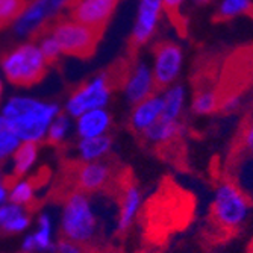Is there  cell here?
Listing matches in <instances>:
<instances>
[{"label":"cell","instance_id":"obj_1","mask_svg":"<svg viewBox=\"0 0 253 253\" xmlns=\"http://www.w3.org/2000/svg\"><path fill=\"white\" fill-rule=\"evenodd\" d=\"M59 114V106L32 97H12L3 109L2 117L8 122L20 141L38 143L45 138L53 119Z\"/></svg>","mask_w":253,"mask_h":253},{"label":"cell","instance_id":"obj_2","mask_svg":"<svg viewBox=\"0 0 253 253\" xmlns=\"http://www.w3.org/2000/svg\"><path fill=\"white\" fill-rule=\"evenodd\" d=\"M211 212L214 221L226 231L240 229L252 212V200L231 179L221 180L215 187Z\"/></svg>","mask_w":253,"mask_h":253},{"label":"cell","instance_id":"obj_3","mask_svg":"<svg viewBox=\"0 0 253 253\" xmlns=\"http://www.w3.org/2000/svg\"><path fill=\"white\" fill-rule=\"evenodd\" d=\"M49 62L42 56L38 44L25 42L6 53L2 59V70L9 84L15 86H32L47 73Z\"/></svg>","mask_w":253,"mask_h":253},{"label":"cell","instance_id":"obj_4","mask_svg":"<svg viewBox=\"0 0 253 253\" xmlns=\"http://www.w3.org/2000/svg\"><path fill=\"white\" fill-rule=\"evenodd\" d=\"M62 211V238L89 246L97 232V218L85 193L73 191L68 194Z\"/></svg>","mask_w":253,"mask_h":253},{"label":"cell","instance_id":"obj_5","mask_svg":"<svg viewBox=\"0 0 253 253\" xmlns=\"http://www.w3.org/2000/svg\"><path fill=\"white\" fill-rule=\"evenodd\" d=\"M58 41L62 55L89 58L96 52L102 32L73 18H61L45 28Z\"/></svg>","mask_w":253,"mask_h":253},{"label":"cell","instance_id":"obj_6","mask_svg":"<svg viewBox=\"0 0 253 253\" xmlns=\"http://www.w3.org/2000/svg\"><path fill=\"white\" fill-rule=\"evenodd\" d=\"M120 174H116L114 169L100 161L91 163H79L67 171V185L68 194L73 191L94 194L99 191H116ZM67 194V196H68Z\"/></svg>","mask_w":253,"mask_h":253},{"label":"cell","instance_id":"obj_7","mask_svg":"<svg viewBox=\"0 0 253 253\" xmlns=\"http://www.w3.org/2000/svg\"><path fill=\"white\" fill-rule=\"evenodd\" d=\"M229 161V179L253 200V120L247 122L240 132Z\"/></svg>","mask_w":253,"mask_h":253},{"label":"cell","instance_id":"obj_8","mask_svg":"<svg viewBox=\"0 0 253 253\" xmlns=\"http://www.w3.org/2000/svg\"><path fill=\"white\" fill-rule=\"evenodd\" d=\"M114 84V73H103L88 81L68 97L65 105L67 112L72 117H79L86 111L105 108L109 102Z\"/></svg>","mask_w":253,"mask_h":253},{"label":"cell","instance_id":"obj_9","mask_svg":"<svg viewBox=\"0 0 253 253\" xmlns=\"http://www.w3.org/2000/svg\"><path fill=\"white\" fill-rule=\"evenodd\" d=\"M68 2L70 0H32L14 21L15 34L20 37L38 35L47 28V21L67 6Z\"/></svg>","mask_w":253,"mask_h":253},{"label":"cell","instance_id":"obj_10","mask_svg":"<svg viewBox=\"0 0 253 253\" xmlns=\"http://www.w3.org/2000/svg\"><path fill=\"white\" fill-rule=\"evenodd\" d=\"M183 65V52L180 45L171 41H163L153 49L152 73L156 88H169L179 78Z\"/></svg>","mask_w":253,"mask_h":253},{"label":"cell","instance_id":"obj_11","mask_svg":"<svg viewBox=\"0 0 253 253\" xmlns=\"http://www.w3.org/2000/svg\"><path fill=\"white\" fill-rule=\"evenodd\" d=\"M120 0H70L68 15L84 25L103 32Z\"/></svg>","mask_w":253,"mask_h":253},{"label":"cell","instance_id":"obj_12","mask_svg":"<svg viewBox=\"0 0 253 253\" xmlns=\"http://www.w3.org/2000/svg\"><path fill=\"white\" fill-rule=\"evenodd\" d=\"M116 193L119 196V218H117V231L126 232L133 223V218L136 217L138 211L141 206V191L136 187L135 180L123 176H120Z\"/></svg>","mask_w":253,"mask_h":253},{"label":"cell","instance_id":"obj_13","mask_svg":"<svg viewBox=\"0 0 253 253\" xmlns=\"http://www.w3.org/2000/svg\"><path fill=\"white\" fill-rule=\"evenodd\" d=\"M123 89L127 102L133 105L155 94L156 85H155L152 68L146 62L135 64L130 70H127L123 79Z\"/></svg>","mask_w":253,"mask_h":253},{"label":"cell","instance_id":"obj_14","mask_svg":"<svg viewBox=\"0 0 253 253\" xmlns=\"http://www.w3.org/2000/svg\"><path fill=\"white\" fill-rule=\"evenodd\" d=\"M163 0H140L138 15L132 31V45H144L155 34L163 12Z\"/></svg>","mask_w":253,"mask_h":253},{"label":"cell","instance_id":"obj_15","mask_svg":"<svg viewBox=\"0 0 253 253\" xmlns=\"http://www.w3.org/2000/svg\"><path fill=\"white\" fill-rule=\"evenodd\" d=\"M164 102L163 96L152 94L147 99L138 102L132 111L130 116V127L135 132H144L147 127H150L153 123H156L163 117Z\"/></svg>","mask_w":253,"mask_h":253},{"label":"cell","instance_id":"obj_16","mask_svg":"<svg viewBox=\"0 0 253 253\" xmlns=\"http://www.w3.org/2000/svg\"><path fill=\"white\" fill-rule=\"evenodd\" d=\"M111 126V116L103 108L91 109L78 117V133L81 138H91L105 135Z\"/></svg>","mask_w":253,"mask_h":253},{"label":"cell","instance_id":"obj_17","mask_svg":"<svg viewBox=\"0 0 253 253\" xmlns=\"http://www.w3.org/2000/svg\"><path fill=\"white\" fill-rule=\"evenodd\" d=\"M31 218L26 212L25 206L15 203L0 205V231L3 232H21L29 226Z\"/></svg>","mask_w":253,"mask_h":253},{"label":"cell","instance_id":"obj_18","mask_svg":"<svg viewBox=\"0 0 253 253\" xmlns=\"http://www.w3.org/2000/svg\"><path fill=\"white\" fill-rule=\"evenodd\" d=\"M182 130L183 126L179 123V120L159 119L143 133L146 136V140L152 144H169L173 143L179 135H182Z\"/></svg>","mask_w":253,"mask_h":253},{"label":"cell","instance_id":"obj_19","mask_svg":"<svg viewBox=\"0 0 253 253\" xmlns=\"http://www.w3.org/2000/svg\"><path fill=\"white\" fill-rule=\"evenodd\" d=\"M37 156H38L37 143L23 141L21 144H18V147L12 153V177L18 179L21 176H25L35 164Z\"/></svg>","mask_w":253,"mask_h":253},{"label":"cell","instance_id":"obj_20","mask_svg":"<svg viewBox=\"0 0 253 253\" xmlns=\"http://www.w3.org/2000/svg\"><path fill=\"white\" fill-rule=\"evenodd\" d=\"M187 99V91L182 85H170L166 93L163 94L164 109H163V117L166 120H179L180 114L183 111V105H185Z\"/></svg>","mask_w":253,"mask_h":253},{"label":"cell","instance_id":"obj_21","mask_svg":"<svg viewBox=\"0 0 253 253\" xmlns=\"http://www.w3.org/2000/svg\"><path fill=\"white\" fill-rule=\"evenodd\" d=\"M79 155L84 163H91V161H99L103 158L111 149V138L106 135L82 138L79 143Z\"/></svg>","mask_w":253,"mask_h":253},{"label":"cell","instance_id":"obj_22","mask_svg":"<svg viewBox=\"0 0 253 253\" xmlns=\"http://www.w3.org/2000/svg\"><path fill=\"white\" fill-rule=\"evenodd\" d=\"M220 96L215 89L205 88L196 93L193 102H191V109L197 116H210L218 111L220 108Z\"/></svg>","mask_w":253,"mask_h":253},{"label":"cell","instance_id":"obj_23","mask_svg":"<svg viewBox=\"0 0 253 253\" xmlns=\"http://www.w3.org/2000/svg\"><path fill=\"white\" fill-rule=\"evenodd\" d=\"M35 188H37L35 179H20L12 185L8 197L11 203L20 206H31L35 200Z\"/></svg>","mask_w":253,"mask_h":253},{"label":"cell","instance_id":"obj_24","mask_svg":"<svg viewBox=\"0 0 253 253\" xmlns=\"http://www.w3.org/2000/svg\"><path fill=\"white\" fill-rule=\"evenodd\" d=\"M252 9V0H221L217 8V17L220 20H232L249 14Z\"/></svg>","mask_w":253,"mask_h":253},{"label":"cell","instance_id":"obj_25","mask_svg":"<svg viewBox=\"0 0 253 253\" xmlns=\"http://www.w3.org/2000/svg\"><path fill=\"white\" fill-rule=\"evenodd\" d=\"M20 143V138L14 133L8 122L0 116V161L12 155Z\"/></svg>","mask_w":253,"mask_h":253},{"label":"cell","instance_id":"obj_26","mask_svg":"<svg viewBox=\"0 0 253 253\" xmlns=\"http://www.w3.org/2000/svg\"><path fill=\"white\" fill-rule=\"evenodd\" d=\"M28 0H0V29H3L20 17Z\"/></svg>","mask_w":253,"mask_h":253},{"label":"cell","instance_id":"obj_27","mask_svg":"<svg viewBox=\"0 0 253 253\" xmlns=\"http://www.w3.org/2000/svg\"><path fill=\"white\" fill-rule=\"evenodd\" d=\"M35 246H37V252H45V250H52V221L49 218V215L42 214L40 217L38 221V231L35 234H32Z\"/></svg>","mask_w":253,"mask_h":253},{"label":"cell","instance_id":"obj_28","mask_svg":"<svg viewBox=\"0 0 253 253\" xmlns=\"http://www.w3.org/2000/svg\"><path fill=\"white\" fill-rule=\"evenodd\" d=\"M38 37H40V44H38V47H40L42 56L45 58V61H47L49 64L58 61V58H59L62 53H61V49H59V44H58V41L53 38V35L44 28V29L38 34Z\"/></svg>","mask_w":253,"mask_h":253},{"label":"cell","instance_id":"obj_29","mask_svg":"<svg viewBox=\"0 0 253 253\" xmlns=\"http://www.w3.org/2000/svg\"><path fill=\"white\" fill-rule=\"evenodd\" d=\"M68 129H70V122H68V119L65 116L58 114V116L53 119V122L50 123V126L47 129V133H45V136H47V141L52 143V144L62 143L65 135L68 133Z\"/></svg>","mask_w":253,"mask_h":253},{"label":"cell","instance_id":"obj_30","mask_svg":"<svg viewBox=\"0 0 253 253\" xmlns=\"http://www.w3.org/2000/svg\"><path fill=\"white\" fill-rule=\"evenodd\" d=\"M56 252L58 253H89V246H82L70 240L61 238L56 246Z\"/></svg>","mask_w":253,"mask_h":253},{"label":"cell","instance_id":"obj_31","mask_svg":"<svg viewBox=\"0 0 253 253\" xmlns=\"http://www.w3.org/2000/svg\"><path fill=\"white\" fill-rule=\"evenodd\" d=\"M241 106V96L238 93H231L220 99V108L223 112H235Z\"/></svg>","mask_w":253,"mask_h":253},{"label":"cell","instance_id":"obj_32","mask_svg":"<svg viewBox=\"0 0 253 253\" xmlns=\"http://www.w3.org/2000/svg\"><path fill=\"white\" fill-rule=\"evenodd\" d=\"M185 0H163V9L169 15H176Z\"/></svg>","mask_w":253,"mask_h":253},{"label":"cell","instance_id":"obj_33","mask_svg":"<svg viewBox=\"0 0 253 253\" xmlns=\"http://www.w3.org/2000/svg\"><path fill=\"white\" fill-rule=\"evenodd\" d=\"M23 252L25 253H34L37 252V246H35V241H34V237L32 235H28L23 241Z\"/></svg>","mask_w":253,"mask_h":253},{"label":"cell","instance_id":"obj_34","mask_svg":"<svg viewBox=\"0 0 253 253\" xmlns=\"http://www.w3.org/2000/svg\"><path fill=\"white\" fill-rule=\"evenodd\" d=\"M8 197V191H6V187L3 183V177H2V173H0V205H2Z\"/></svg>","mask_w":253,"mask_h":253},{"label":"cell","instance_id":"obj_35","mask_svg":"<svg viewBox=\"0 0 253 253\" xmlns=\"http://www.w3.org/2000/svg\"><path fill=\"white\" fill-rule=\"evenodd\" d=\"M194 2H196L197 5H206V3H210L211 0H194Z\"/></svg>","mask_w":253,"mask_h":253},{"label":"cell","instance_id":"obj_36","mask_svg":"<svg viewBox=\"0 0 253 253\" xmlns=\"http://www.w3.org/2000/svg\"><path fill=\"white\" fill-rule=\"evenodd\" d=\"M2 96H3V82L2 78H0V100H2Z\"/></svg>","mask_w":253,"mask_h":253},{"label":"cell","instance_id":"obj_37","mask_svg":"<svg viewBox=\"0 0 253 253\" xmlns=\"http://www.w3.org/2000/svg\"><path fill=\"white\" fill-rule=\"evenodd\" d=\"M89 253H102V252H99V249H96V247H91ZM106 253H111V252H106Z\"/></svg>","mask_w":253,"mask_h":253}]
</instances>
